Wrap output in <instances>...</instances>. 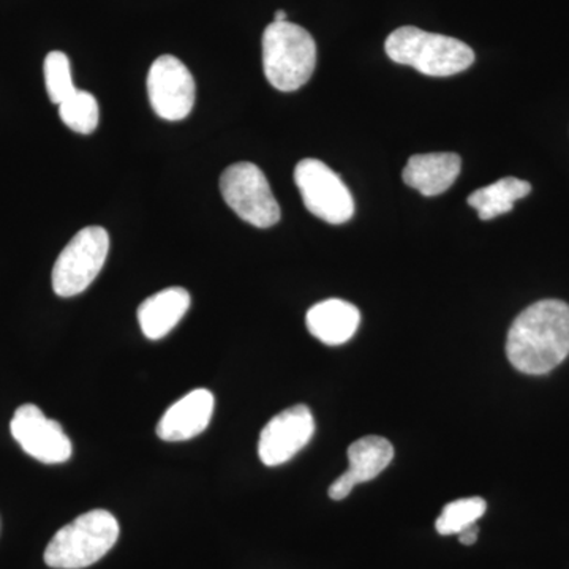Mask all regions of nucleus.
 <instances>
[{
  "label": "nucleus",
  "mask_w": 569,
  "mask_h": 569,
  "mask_svg": "<svg viewBox=\"0 0 569 569\" xmlns=\"http://www.w3.org/2000/svg\"><path fill=\"white\" fill-rule=\"evenodd\" d=\"M507 355L526 376H546L560 366L569 355V305L545 299L527 307L509 328Z\"/></svg>",
  "instance_id": "f257e3e1"
},
{
  "label": "nucleus",
  "mask_w": 569,
  "mask_h": 569,
  "mask_svg": "<svg viewBox=\"0 0 569 569\" xmlns=\"http://www.w3.org/2000/svg\"><path fill=\"white\" fill-rule=\"evenodd\" d=\"M385 50L392 62L413 67L427 77H451L470 69L475 62L473 50L463 41L413 26L392 32Z\"/></svg>",
  "instance_id": "f03ea898"
},
{
  "label": "nucleus",
  "mask_w": 569,
  "mask_h": 569,
  "mask_svg": "<svg viewBox=\"0 0 569 569\" xmlns=\"http://www.w3.org/2000/svg\"><path fill=\"white\" fill-rule=\"evenodd\" d=\"M119 538V523L110 511L92 509L62 527L44 550V563L54 569H82L103 559Z\"/></svg>",
  "instance_id": "7ed1b4c3"
},
{
  "label": "nucleus",
  "mask_w": 569,
  "mask_h": 569,
  "mask_svg": "<svg viewBox=\"0 0 569 569\" xmlns=\"http://www.w3.org/2000/svg\"><path fill=\"white\" fill-rule=\"evenodd\" d=\"M317 43L301 26L272 22L263 33V69L277 91L293 92L312 78Z\"/></svg>",
  "instance_id": "20e7f679"
},
{
  "label": "nucleus",
  "mask_w": 569,
  "mask_h": 569,
  "mask_svg": "<svg viewBox=\"0 0 569 569\" xmlns=\"http://www.w3.org/2000/svg\"><path fill=\"white\" fill-rule=\"evenodd\" d=\"M110 252V234L86 227L71 238L52 268V290L61 298L81 295L100 274Z\"/></svg>",
  "instance_id": "39448f33"
},
{
  "label": "nucleus",
  "mask_w": 569,
  "mask_h": 569,
  "mask_svg": "<svg viewBox=\"0 0 569 569\" xmlns=\"http://www.w3.org/2000/svg\"><path fill=\"white\" fill-rule=\"evenodd\" d=\"M220 192L239 219L257 228L274 227L280 206L263 171L254 163L231 164L220 178Z\"/></svg>",
  "instance_id": "423d86ee"
},
{
  "label": "nucleus",
  "mask_w": 569,
  "mask_h": 569,
  "mask_svg": "<svg viewBox=\"0 0 569 569\" xmlns=\"http://www.w3.org/2000/svg\"><path fill=\"white\" fill-rule=\"evenodd\" d=\"M295 182L310 213L331 224H342L355 216L353 194L328 164L317 159L301 160Z\"/></svg>",
  "instance_id": "0eeeda50"
},
{
  "label": "nucleus",
  "mask_w": 569,
  "mask_h": 569,
  "mask_svg": "<svg viewBox=\"0 0 569 569\" xmlns=\"http://www.w3.org/2000/svg\"><path fill=\"white\" fill-rule=\"evenodd\" d=\"M149 102L164 121H182L193 110L194 80L174 56H160L148 74Z\"/></svg>",
  "instance_id": "6e6552de"
},
{
  "label": "nucleus",
  "mask_w": 569,
  "mask_h": 569,
  "mask_svg": "<svg viewBox=\"0 0 569 569\" xmlns=\"http://www.w3.org/2000/svg\"><path fill=\"white\" fill-rule=\"evenodd\" d=\"M10 430L20 447L41 463L56 466L71 458L73 448L62 426L44 417L33 403H26L14 411Z\"/></svg>",
  "instance_id": "1a4fd4ad"
},
{
  "label": "nucleus",
  "mask_w": 569,
  "mask_h": 569,
  "mask_svg": "<svg viewBox=\"0 0 569 569\" xmlns=\"http://www.w3.org/2000/svg\"><path fill=\"white\" fill-rule=\"evenodd\" d=\"M316 433V419L306 406L287 408L276 415L258 441V456L268 467L283 466L305 449Z\"/></svg>",
  "instance_id": "9d476101"
},
{
  "label": "nucleus",
  "mask_w": 569,
  "mask_h": 569,
  "mask_svg": "<svg viewBox=\"0 0 569 569\" xmlns=\"http://www.w3.org/2000/svg\"><path fill=\"white\" fill-rule=\"evenodd\" d=\"M395 459V448L387 438L369 436L348 448V470L329 488L332 500H343L361 482L372 481Z\"/></svg>",
  "instance_id": "9b49d317"
},
{
  "label": "nucleus",
  "mask_w": 569,
  "mask_h": 569,
  "mask_svg": "<svg viewBox=\"0 0 569 569\" xmlns=\"http://www.w3.org/2000/svg\"><path fill=\"white\" fill-rule=\"evenodd\" d=\"M213 403L216 399L211 391L193 389L164 411L157 425V436L170 443L192 440L203 433L211 422Z\"/></svg>",
  "instance_id": "f8f14e48"
},
{
  "label": "nucleus",
  "mask_w": 569,
  "mask_h": 569,
  "mask_svg": "<svg viewBox=\"0 0 569 569\" xmlns=\"http://www.w3.org/2000/svg\"><path fill=\"white\" fill-rule=\"evenodd\" d=\"M462 160L455 152L418 153L410 157L403 168V182L425 197H437L447 192L456 182Z\"/></svg>",
  "instance_id": "ddd939ff"
},
{
  "label": "nucleus",
  "mask_w": 569,
  "mask_h": 569,
  "mask_svg": "<svg viewBox=\"0 0 569 569\" xmlns=\"http://www.w3.org/2000/svg\"><path fill=\"white\" fill-rule=\"evenodd\" d=\"M361 313L358 307L342 299H326L307 312L306 325L310 335L326 346H342L358 331Z\"/></svg>",
  "instance_id": "4468645a"
},
{
  "label": "nucleus",
  "mask_w": 569,
  "mask_h": 569,
  "mask_svg": "<svg viewBox=\"0 0 569 569\" xmlns=\"http://www.w3.org/2000/svg\"><path fill=\"white\" fill-rule=\"evenodd\" d=\"M190 293L186 288L171 287L146 299L138 309L142 335L149 340H160L179 325L190 309Z\"/></svg>",
  "instance_id": "2eb2a0df"
},
{
  "label": "nucleus",
  "mask_w": 569,
  "mask_h": 569,
  "mask_svg": "<svg viewBox=\"0 0 569 569\" xmlns=\"http://www.w3.org/2000/svg\"><path fill=\"white\" fill-rule=\"evenodd\" d=\"M530 192V182L508 176L488 187L475 190L468 197L467 203L477 209L479 219L492 220L501 213L512 211L516 201L522 200Z\"/></svg>",
  "instance_id": "dca6fc26"
},
{
  "label": "nucleus",
  "mask_w": 569,
  "mask_h": 569,
  "mask_svg": "<svg viewBox=\"0 0 569 569\" xmlns=\"http://www.w3.org/2000/svg\"><path fill=\"white\" fill-rule=\"evenodd\" d=\"M59 116L70 130L80 134L96 132L100 121V108L91 92L74 91L59 104Z\"/></svg>",
  "instance_id": "f3484780"
},
{
  "label": "nucleus",
  "mask_w": 569,
  "mask_h": 569,
  "mask_svg": "<svg viewBox=\"0 0 569 569\" xmlns=\"http://www.w3.org/2000/svg\"><path fill=\"white\" fill-rule=\"evenodd\" d=\"M486 509L488 503L485 498H459L443 508L440 518L437 519L436 529L441 537L459 535L460 531L475 526L485 516Z\"/></svg>",
  "instance_id": "a211bd4d"
},
{
  "label": "nucleus",
  "mask_w": 569,
  "mask_h": 569,
  "mask_svg": "<svg viewBox=\"0 0 569 569\" xmlns=\"http://www.w3.org/2000/svg\"><path fill=\"white\" fill-rule=\"evenodd\" d=\"M44 82L51 102L61 104L77 91L71 80L70 61L62 51H52L44 59Z\"/></svg>",
  "instance_id": "6ab92c4d"
},
{
  "label": "nucleus",
  "mask_w": 569,
  "mask_h": 569,
  "mask_svg": "<svg viewBox=\"0 0 569 569\" xmlns=\"http://www.w3.org/2000/svg\"><path fill=\"white\" fill-rule=\"evenodd\" d=\"M458 537H459V541L462 542V545L473 546L475 542L478 541V537H479V529H478L477 523H475V526L468 527V529H466L463 531H460Z\"/></svg>",
  "instance_id": "aec40b11"
},
{
  "label": "nucleus",
  "mask_w": 569,
  "mask_h": 569,
  "mask_svg": "<svg viewBox=\"0 0 569 569\" xmlns=\"http://www.w3.org/2000/svg\"><path fill=\"white\" fill-rule=\"evenodd\" d=\"M274 21L276 22L287 21V13H284L283 10L276 11Z\"/></svg>",
  "instance_id": "412c9836"
}]
</instances>
